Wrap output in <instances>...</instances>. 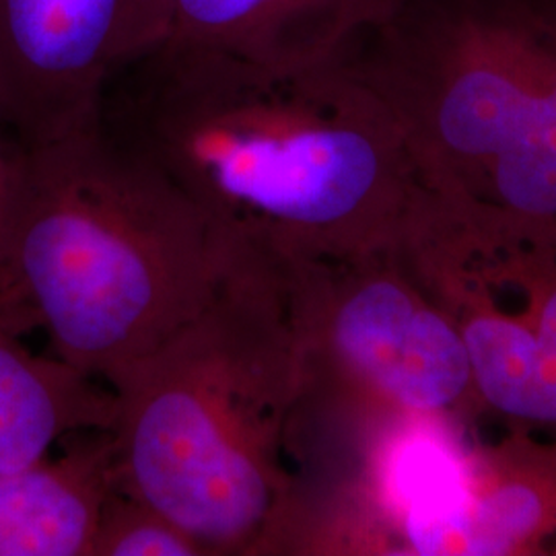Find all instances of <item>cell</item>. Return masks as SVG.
<instances>
[{
  "mask_svg": "<svg viewBox=\"0 0 556 556\" xmlns=\"http://www.w3.org/2000/svg\"><path fill=\"white\" fill-rule=\"evenodd\" d=\"M157 0H0V128L15 144L100 124L112 79L153 36Z\"/></svg>",
  "mask_w": 556,
  "mask_h": 556,
  "instance_id": "7",
  "label": "cell"
},
{
  "mask_svg": "<svg viewBox=\"0 0 556 556\" xmlns=\"http://www.w3.org/2000/svg\"><path fill=\"white\" fill-rule=\"evenodd\" d=\"M397 2L157 0L149 48H199L273 66H314L344 59Z\"/></svg>",
  "mask_w": 556,
  "mask_h": 556,
  "instance_id": "8",
  "label": "cell"
},
{
  "mask_svg": "<svg viewBox=\"0 0 556 556\" xmlns=\"http://www.w3.org/2000/svg\"><path fill=\"white\" fill-rule=\"evenodd\" d=\"M556 538V439L509 429L470 447L454 507L425 556L544 555Z\"/></svg>",
  "mask_w": 556,
  "mask_h": 556,
  "instance_id": "9",
  "label": "cell"
},
{
  "mask_svg": "<svg viewBox=\"0 0 556 556\" xmlns=\"http://www.w3.org/2000/svg\"><path fill=\"white\" fill-rule=\"evenodd\" d=\"M7 176H9V149L0 139V219H2V204L7 192Z\"/></svg>",
  "mask_w": 556,
  "mask_h": 556,
  "instance_id": "13",
  "label": "cell"
},
{
  "mask_svg": "<svg viewBox=\"0 0 556 556\" xmlns=\"http://www.w3.org/2000/svg\"><path fill=\"white\" fill-rule=\"evenodd\" d=\"M298 379L280 268L236 252L199 312L112 386L116 489L208 556L270 555L295 484Z\"/></svg>",
  "mask_w": 556,
  "mask_h": 556,
  "instance_id": "3",
  "label": "cell"
},
{
  "mask_svg": "<svg viewBox=\"0 0 556 556\" xmlns=\"http://www.w3.org/2000/svg\"><path fill=\"white\" fill-rule=\"evenodd\" d=\"M91 556H208L194 538L151 505L114 489Z\"/></svg>",
  "mask_w": 556,
  "mask_h": 556,
  "instance_id": "12",
  "label": "cell"
},
{
  "mask_svg": "<svg viewBox=\"0 0 556 556\" xmlns=\"http://www.w3.org/2000/svg\"><path fill=\"white\" fill-rule=\"evenodd\" d=\"M60 457L0 472V556H91L116 489L110 431L71 438Z\"/></svg>",
  "mask_w": 556,
  "mask_h": 556,
  "instance_id": "10",
  "label": "cell"
},
{
  "mask_svg": "<svg viewBox=\"0 0 556 556\" xmlns=\"http://www.w3.org/2000/svg\"><path fill=\"white\" fill-rule=\"evenodd\" d=\"M344 60L431 194L556 219V0H400Z\"/></svg>",
  "mask_w": 556,
  "mask_h": 556,
  "instance_id": "4",
  "label": "cell"
},
{
  "mask_svg": "<svg viewBox=\"0 0 556 556\" xmlns=\"http://www.w3.org/2000/svg\"><path fill=\"white\" fill-rule=\"evenodd\" d=\"M397 256L456 326L482 410L556 439V219L427 192Z\"/></svg>",
  "mask_w": 556,
  "mask_h": 556,
  "instance_id": "6",
  "label": "cell"
},
{
  "mask_svg": "<svg viewBox=\"0 0 556 556\" xmlns=\"http://www.w3.org/2000/svg\"><path fill=\"white\" fill-rule=\"evenodd\" d=\"M236 250L190 199L96 128L9 149L0 324L110 388L211 299Z\"/></svg>",
  "mask_w": 556,
  "mask_h": 556,
  "instance_id": "2",
  "label": "cell"
},
{
  "mask_svg": "<svg viewBox=\"0 0 556 556\" xmlns=\"http://www.w3.org/2000/svg\"><path fill=\"white\" fill-rule=\"evenodd\" d=\"M100 126L231 250L277 266L397 250L427 194L396 124L344 59L273 66L153 46L110 83Z\"/></svg>",
  "mask_w": 556,
  "mask_h": 556,
  "instance_id": "1",
  "label": "cell"
},
{
  "mask_svg": "<svg viewBox=\"0 0 556 556\" xmlns=\"http://www.w3.org/2000/svg\"><path fill=\"white\" fill-rule=\"evenodd\" d=\"M116 394L52 355L41 357L0 324V472H17L83 433L112 431Z\"/></svg>",
  "mask_w": 556,
  "mask_h": 556,
  "instance_id": "11",
  "label": "cell"
},
{
  "mask_svg": "<svg viewBox=\"0 0 556 556\" xmlns=\"http://www.w3.org/2000/svg\"><path fill=\"white\" fill-rule=\"evenodd\" d=\"M278 268L299 363L287 425L293 472L334 470L404 418L466 427L484 415L456 326L397 250Z\"/></svg>",
  "mask_w": 556,
  "mask_h": 556,
  "instance_id": "5",
  "label": "cell"
}]
</instances>
